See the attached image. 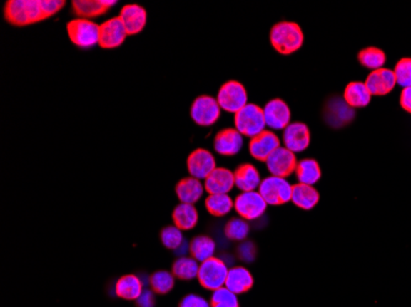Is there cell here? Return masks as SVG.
I'll list each match as a JSON object with an SVG mask.
<instances>
[{
  "mask_svg": "<svg viewBox=\"0 0 411 307\" xmlns=\"http://www.w3.org/2000/svg\"><path fill=\"white\" fill-rule=\"evenodd\" d=\"M215 242L213 239L205 235L193 237L190 242V254L197 262L202 263L215 257Z\"/></svg>",
  "mask_w": 411,
  "mask_h": 307,
  "instance_id": "cell-29",
  "label": "cell"
},
{
  "mask_svg": "<svg viewBox=\"0 0 411 307\" xmlns=\"http://www.w3.org/2000/svg\"><path fill=\"white\" fill-rule=\"evenodd\" d=\"M244 145V139L242 134L235 128H225L219 130L215 135L213 147L219 155L234 156L239 154Z\"/></svg>",
  "mask_w": 411,
  "mask_h": 307,
  "instance_id": "cell-18",
  "label": "cell"
},
{
  "mask_svg": "<svg viewBox=\"0 0 411 307\" xmlns=\"http://www.w3.org/2000/svg\"><path fill=\"white\" fill-rule=\"evenodd\" d=\"M400 106L404 111L411 115V88L402 89V94H400Z\"/></svg>",
  "mask_w": 411,
  "mask_h": 307,
  "instance_id": "cell-42",
  "label": "cell"
},
{
  "mask_svg": "<svg viewBox=\"0 0 411 307\" xmlns=\"http://www.w3.org/2000/svg\"><path fill=\"white\" fill-rule=\"evenodd\" d=\"M154 305H156V300H154L153 291L148 289L143 290V293L137 298V306L154 307Z\"/></svg>",
  "mask_w": 411,
  "mask_h": 307,
  "instance_id": "cell-41",
  "label": "cell"
},
{
  "mask_svg": "<svg viewBox=\"0 0 411 307\" xmlns=\"http://www.w3.org/2000/svg\"><path fill=\"white\" fill-rule=\"evenodd\" d=\"M394 76L397 79V84L402 89L411 88V58H402L395 64Z\"/></svg>",
  "mask_w": 411,
  "mask_h": 307,
  "instance_id": "cell-38",
  "label": "cell"
},
{
  "mask_svg": "<svg viewBox=\"0 0 411 307\" xmlns=\"http://www.w3.org/2000/svg\"><path fill=\"white\" fill-rule=\"evenodd\" d=\"M365 84L372 96H385L393 91L397 85V79H395L393 71L387 68H380L370 73Z\"/></svg>",
  "mask_w": 411,
  "mask_h": 307,
  "instance_id": "cell-16",
  "label": "cell"
},
{
  "mask_svg": "<svg viewBox=\"0 0 411 307\" xmlns=\"http://www.w3.org/2000/svg\"><path fill=\"white\" fill-rule=\"evenodd\" d=\"M4 18L13 26L35 25L47 20L42 0H9L5 3Z\"/></svg>",
  "mask_w": 411,
  "mask_h": 307,
  "instance_id": "cell-1",
  "label": "cell"
},
{
  "mask_svg": "<svg viewBox=\"0 0 411 307\" xmlns=\"http://www.w3.org/2000/svg\"><path fill=\"white\" fill-rule=\"evenodd\" d=\"M224 286L234 294H245L254 286V276L246 268H229L228 276H227Z\"/></svg>",
  "mask_w": 411,
  "mask_h": 307,
  "instance_id": "cell-22",
  "label": "cell"
},
{
  "mask_svg": "<svg viewBox=\"0 0 411 307\" xmlns=\"http://www.w3.org/2000/svg\"><path fill=\"white\" fill-rule=\"evenodd\" d=\"M325 118L333 127H342L355 118V110L345 103L344 98H334L328 103Z\"/></svg>",
  "mask_w": 411,
  "mask_h": 307,
  "instance_id": "cell-21",
  "label": "cell"
},
{
  "mask_svg": "<svg viewBox=\"0 0 411 307\" xmlns=\"http://www.w3.org/2000/svg\"><path fill=\"white\" fill-rule=\"evenodd\" d=\"M222 113V108L219 106L217 98L201 95L193 100L190 116L193 122L200 127H210L218 122L219 117Z\"/></svg>",
  "mask_w": 411,
  "mask_h": 307,
  "instance_id": "cell-7",
  "label": "cell"
},
{
  "mask_svg": "<svg viewBox=\"0 0 411 307\" xmlns=\"http://www.w3.org/2000/svg\"><path fill=\"white\" fill-rule=\"evenodd\" d=\"M67 32L72 43L81 49L98 45L100 25L88 19L76 18L67 24Z\"/></svg>",
  "mask_w": 411,
  "mask_h": 307,
  "instance_id": "cell-4",
  "label": "cell"
},
{
  "mask_svg": "<svg viewBox=\"0 0 411 307\" xmlns=\"http://www.w3.org/2000/svg\"><path fill=\"white\" fill-rule=\"evenodd\" d=\"M270 42L278 53L290 56L302 48L304 43L303 30L298 24L281 21L271 28Z\"/></svg>",
  "mask_w": 411,
  "mask_h": 307,
  "instance_id": "cell-2",
  "label": "cell"
},
{
  "mask_svg": "<svg viewBox=\"0 0 411 307\" xmlns=\"http://www.w3.org/2000/svg\"><path fill=\"white\" fill-rule=\"evenodd\" d=\"M205 205L210 215L222 218L232 212L234 201L228 194H210L206 198Z\"/></svg>",
  "mask_w": 411,
  "mask_h": 307,
  "instance_id": "cell-32",
  "label": "cell"
},
{
  "mask_svg": "<svg viewBox=\"0 0 411 307\" xmlns=\"http://www.w3.org/2000/svg\"><path fill=\"white\" fill-rule=\"evenodd\" d=\"M228 272V266L223 259L212 257V259H207L200 264L197 279H198V283L201 284L202 288L215 291V290L223 288L225 285Z\"/></svg>",
  "mask_w": 411,
  "mask_h": 307,
  "instance_id": "cell-5",
  "label": "cell"
},
{
  "mask_svg": "<svg viewBox=\"0 0 411 307\" xmlns=\"http://www.w3.org/2000/svg\"><path fill=\"white\" fill-rule=\"evenodd\" d=\"M217 101L222 110L235 115L249 103L245 86L237 80L224 83L219 89Z\"/></svg>",
  "mask_w": 411,
  "mask_h": 307,
  "instance_id": "cell-6",
  "label": "cell"
},
{
  "mask_svg": "<svg viewBox=\"0 0 411 307\" xmlns=\"http://www.w3.org/2000/svg\"><path fill=\"white\" fill-rule=\"evenodd\" d=\"M234 125L235 130L242 134L243 137L254 138L258 134L263 133L266 127L264 108L255 103H248L234 115Z\"/></svg>",
  "mask_w": 411,
  "mask_h": 307,
  "instance_id": "cell-3",
  "label": "cell"
},
{
  "mask_svg": "<svg viewBox=\"0 0 411 307\" xmlns=\"http://www.w3.org/2000/svg\"><path fill=\"white\" fill-rule=\"evenodd\" d=\"M297 165H298V160L295 152H290L285 147H278V150L273 152L266 160V166L270 174L276 177H288L295 172Z\"/></svg>",
  "mask_w": 411,
  "mask_h": 307,
  "instance_id": "cell-10",
  "label": "cell"
},
{
  "mask_svg": "<svg viewBox=\"0 0 411 307\" xmlns=\"http://www.w3.org/2000/svg\"><path fill=\"white\" fill-rule=\"evenodd\" d=\"M151 288L154 293L159 295H166L174 289L175 276L173 273L166 272V271H158L153 273L151 279Z\"/></svg>",
  "mask_w": 411,
  "mask_h": 307,
  "instance_id": "cell-34",
  "label": "cell"
},
{
  "mask_svg": "<svg viewBox=\"0 0 411 307\" xmlns=\"http://www.w3.org/2000/svg\"><path fill=\"white\" fill-rule=\"evenodd\" d=\"M127 36L120 16L108 19L105 23L100 24L98 46L103 49L118 48L125 42Z\"/></svg>",
  "mask_w": 411,
  "mask_h": 307,
  "instance_id": "cell-11",
  "label": "cell"
},
{
  "mask_svg": "<svg viewBox=\"0 0 411 307\" xmlns=\"http://www.w3.org/2000/svg\"><path fill=\"white\" fill-rule=\"evenodd\" d=\"M283 145L292 152H302L310 144V132L303 122H290L282 134Z\"/></svg>",
  "mask_w": 411,
  "mask_h": 307,
  "instance_id": "cell-12",
  "label": "cell"
},
{
  "mask_svg": "<svg viewBox=\"0 0 411 307\" xmlns=\"http://www.w3.org/2000/svg\"><path fill=\"white\" fill-rule=\"evenodd\" d=\"M179 307H210V303L200 295H186L180 301Z\"/></svg>",
  "mask_w": 411,
  "mask_h": 307,
  "instance_id": "cell-40",
  "label": "cell"
},
{
  "mask_svg": "<svg viewBox=\"0 0 411 307\" xmlns=\"http://www.w3.org/2000/svg\"><path fill=\"white\" fill-rule=\"evenodd\" d=\"M295 175L300 183L314 186L322 177V170L317 160L303 159L298 162L295 169Z\"/></svg>",
  "mask_w": 411,
  "mask_h": 307,
  "instance_id": "cell-30",
  "label": "cell"
},
{
  "mask_svg": "<svg viewBox=\"0 0 411 307\" xmlns=\"http://www.w3.org/2000/svg\"><path fill=\"white\" fill-rule=\"evenodd\" d=\"M281 147V140L273 130H265L263 133L250 139L249 152L255 160L266 162L270 155Z\"/></svg>",
  "mask_w": 411,
  "mask_h": 307,
  "instance_id": "cell-14",
  "label": "cell"
},
{
  "mask_svg": "<svg viewBox=\"0 0 411 307\" xmlns=\"http://www.w3.org/2000/svg\"><path fill=\"white\" fill-rule=\"evenodd\" d=\"M266 125L271 130H283L290 123V110L281 98H273L264 107Z\"/></svg>",
  "mask_w": 411,
  "mask_h": 307,
  "instance_id": "cell-15",
  "label": "cell"
},
{
  "mask_svg": "<svg viewBox=\"0 0 411 307\" xmlns=\"http://www.w3.org/2000/svg\"><path fill=\"white\" fill-rule=\"evenodd\" d=\"M215 169V156L207 149H196L188 155V170L191 177L206 179Z\"/></svg>",
  "mask_w": 411,
  "mask_h": 307,
  "instance_id": "cell-13",
  "label": "cell"
},
{
  "mask_svg": "<svg viewBox=\"0 0 411 307\" xmlns=\"http://www.w3.org/2000/svg\"><path fill=\"white\" fill-rule=\"evenodd\" d=\"M143 290V283L134 274L121 276L115 286L117 296L123 300H137Z\"/></svg>",
  "mask_w": 411,
  "mask_h": 307,
  "instance_id": "cell-28",
  "label": "cell"
},
{
  "mask_svg": "<svg viewBox=\"0 0 411 307\" xmlns=\"http://www.w3.org/2000/svg\"><path fill=\"white\" fill-rule=\"evenodd\" d=\"M210 307H240L238 295L232 293L225 286L215 290L210 296Z\"/></svg>",
  "mask_w": 411,
  "mask_h": 307,
  "instance_id": "cell-36",
  "label": "cell"
},
{
  "mask_svg": "<svg viewBox=\"0 0 411 307\" xmlns=\"http://www.w3.org/2000/svg\"><path fill=\"white\" fill-rule=\"evenodd\" d=\"M117 1L115 0H74L72 1L73 13L78 18L91 19L98 18L103 14L108 13L112 6H115Z\"/></svg>",
  "mask_w": 411,
  "mask_h": 307,
  "instance_id": "cell-20",
  "label": "cell"
},
{
  "mask_svg": "<svg viewBox=\"0 0 411 307\" xmlns=\"http://www.w3.org/2000/svg\"><path fill=\"white\" fill-rule=\"evenodd\" d=\"M235 187L242 192L256 191L261 184L259 170L251 164H243L234 172Z\"/></svg>",
  "mask_w": 411,
  "mask_h": 307,
  "instance_id": "cell-24",
  "label": "cell"
},
{
  "mask_svg": "<svg viewBox=\"0 0 411 307\" xmlns=\"http://www.w3.org/2000/svg\"><path fill=\"white\" fill-rule=\"evenodd\" d=\"M234 209L240 218L251 222L258 220L266 213L268 203L259 191L242 192L234 201Z\"/></svg>",
  "mask_w": 411,
  "mask_h": 307,
  "instance_id": "cell-9",
  "label": "cell"
},
{
  "mask_svg": "<svg viewBox=\"0 0 411 307\" xmlns=\"http://www.w3.org/2000/svg\"><path fill=\"white\" fill-rule=\"evenodd\" d=\"M161 240L166 249L176 251L179 249L180 246L183 245L185 239H183V231L174 225V227H164L161 230Z\"/></svg>",
  "mask_w": 411,
  "mask_h": 307,
  "instance_id": "cell-37",
  "label": "cell"
},
{
  "mask_svg": "<svg viewBox=\"0 0 411 307\" xmlns=\"http://www.w3.org/2000/svg\"><path fill=\"white\" fill-rule=\"evenodd\" d=\"M371 98L372 95L362 81H352L345 88V103L352 107L353 110L368 106L371 103Z\"/></svg>",
  "mask_w": 411,
  "mask_h": 307,
  "instance_id": "cell-26",
  "label": "cell"
},
{
  "mask_svg": "<svg viewBox=\"0 0 411 307\" xmlns=\"http://www.w3.org/2000/svg\"><path fill=\"white\" fill-rule=\"evenodd\" d=\"M292 187L286 178L270 176L261 181L259 193L268 205L286 204L292 199Z\"/></svg>",
  "mask_w": 411,
  "mask_h": 307,
  "instance_id": "cell-8",
  "label": "cell"
},
{
  "mask_svg": "<svg viewBox=\"0 0 411 307\" xmlns=\"http://www.w3.org/2000/svg\"><path fill=\"white\" fill-rule=\"evenodd\" d=\"M358 62L362 67L367 68L370 71H377L380 68H385L387 56L382 49L375 48V47H367L362 51H360Z\"/></svg>",
  "mask_w": 411,
  "mask_h": 307,
  "instance_id": "cell-33",
  "label": "cell"
},
{
  "mask_svg": "<svg viewBox=\"0 0 411 307\" xmlns=\"http://www.w3.org/2000/svg\"><path fill=\"white\" fill-rule=\"evenodd\" d=\"M198 269H200V264L196 259L183 256L173 263L171 273L176 279H180V281H193L198 276Z\"/></svg>",
  "mask_w": 411,
  "mask_h": 307,
  "instance_id": "cell-31",
  "label": "cell"
},
{
  "mask_svg": "<svg viewBox=\"0 0 411 307\" xmlns=\"http://www.w3.org/2000/svg\"><path fill=\"white\" fill-rule=\"evenodd\" d=\"M250 227L246 220L242 218H233L229 220L225 227H224V234L232 241H245L246 237L249 236Z\"/></svg>",
  "mask_w": 411,
  "mask_h": 307,
  "instance_id": "cell-35",
  "label": "cell"
},
{
  "mask_svg": "<svg viewBox=\"0 0 411 307\" xmlns=\"http://www.w3.org/2000/svg\"><path fill=\"white\" fill-rule=\"evenodd\" d=\"M118 16L121 19L128 36L138 35L147 25V10L138 4L125 5Z\"/></svg>",
  "mask_w": 411,
  "mask_h": 307,
  "instance_id": "cell-17",
  "label": "cell"
},
{
  "mask_svg": "<svg viewBox=\"0 0 411 307\" xmlns=\"http://www.w3.org/2000/svg\"><path fill=\"white\" fill-rule=\"evenodd\" d=\"M238 256L243 262H253L256 257V247L250 241H243L240 246L238 247Z\"/></svg>",
  "mask_w": 411,
  "mask_h": 307,
  "instance_id": "cell-39",
  "label": "cell"
},
{
  "mask_svg": "<svg viewBox=\"0 0 411 307\" xmlns=\"http://www.w3.org/2000/svg\"><path fill=\"white\" fill-rule=\"evenodd\" d=\"M234 186V172L224 167H217L205 179V191L208 194H228Z\"/></svg>",
  "mask_w": 411,
  "mask_h": 307,
  "instance_id": "cell-19",
  "label": "cell"
},
{
  "mask_svg": "<svg viewBox=\"0 0 411 307\" xmlns=\"http://www.w3.org/2000/svg\"><path fill=\"white\" fill-rule=\"evenodd\" d=\"M176 196L181 203L186 204H195L201 199L205 193V186L200 179L190 177L183 178L175 187Z\"/></svg>",
  "mask_w": 411,
  "mask_h": 307,
  "instance_id": "cell-23",
  "label": "cell"
},
{
  "mask_svg": "<svg viewBox=\"0 0 411 307\" xmlns=\"http://www.w3.org/2000/svg\"><path fill=\"white\" fill-rule=\"evenodd\" d=\"M319 199H320L319 192L314 188V186L297 183L292 187V199L290 202H293V204L298 207L300 209H313L319 203Z\"/></svg>",
  "mask_w": 411,
  "mask_h": 307,
  "instance_id": "cell-25",
  "label": "cell"
},
{
  "mask_svg": "<svg viewBox=\"0 0 411 307\" xmlns=\"http://www.w3.org/2000/svg\"><path fill=\"white\" fill-rule=\"evenodd\" d=\"M173 222L175 227H179L181 231H190L198 223V212L193 204L180 203L173 212Z\"/></svg>",
  "mask_w": 411,
  "mask_h": 307,
  "instance_id": "cell-27",
  "label": "cell"
}]
</instances>
